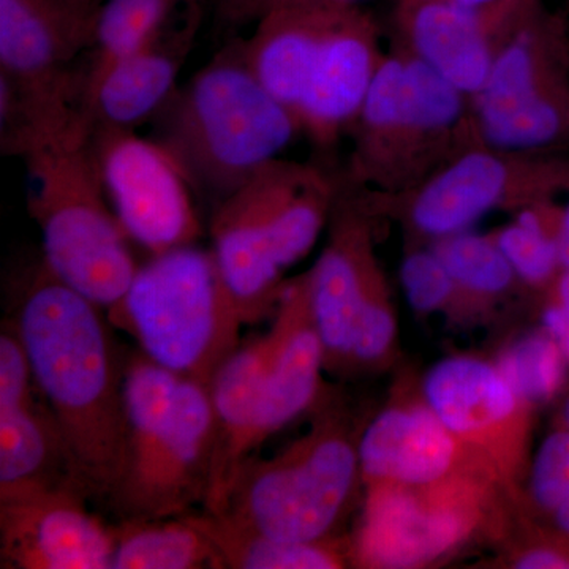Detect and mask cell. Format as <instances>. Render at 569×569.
<instances>
[{
    "label": "cell",
    "mask_w": 569,
    "mask_h": 569,
    "mask_svg": "<svg viewBox=\"0 0 569 569\" xmlns=\"http://www.w3.org/2000/svg\"><path fill=\"white\" fill-rule=\"evenodd\" d=\"M18 284L10 318L28 348L37 389L92 497L108 500L127 466V359L102 307L52 274L43 260Z\"/></svg>",
    "instance_id": "obj_1"
},
{
    "label": "cell",
    "mask_w": 569,
    "mask_h": 569,
    "mask_svg": "<svg viewBox=\"0 0 569 569\" xmlns=\"http://www.w3.org/2000/svg\"><path fill=\"white\" fill-rule=\"evenodd\" d=\"M29 176L28 208L52 274L102 309L126 293L140 266L108 200L84 114L33 134L17 152Z\"/></svg>",
    "instance_id": "obj_2"
},
{
    "label": "cell",
    "mask_w": 569,
    "mask_h": 569,
    "mask_svg": "<svg viewBox=\"0 0 569 569\" xmlns=\"http://www.w3.org/2000/svg\"><path fill=\"white\" fill-rule=\"evenodd\" d=\"M156 119L157 141L217 203L279 159L301 130L293 112L254 77L242 40L176 89Z\"/></svg>",
    "instance_id": "obj_3"
},
{
    "label": "cell",
    "mask_w": 569,
    "mask_h": 569,
    "mask_svg": "<svg viewBox=\"0 0 569 569\" xmlns=\"http://www.w3.org/2000/svg\"><path fill=\"white\" fill-rule=\"evenodd\" d=\"M107 318L146 358L204 385L241 346L246 325L212 250L194 244L152 254Z\"/></svg>",
    "instance_id": "obj_4"
},
{
    "label": "cell",
    "mask_w": 569,
    "mask_h": 569,
    "mask_svg": "<svg viewBox=\"0 0 569 569\" xmlns=\"http://www.w3.org/2000/svg\"><path fill=\"white\" fill-rule=\"evenodd\" d=\"M359 477L358 441L339 415L326 410L280 455L247 460L222 515L268 537L329 541L350 511Z\"/></svg>",
    "instance_id": "obj_5"
},
{
    "label": "cell",
    "mask_w": 569,
    "mask_h": 569,
    "mask_svg": "<svg viewBox=\"0 0 569 569\" xmlns=\"http://www.w3.org/2000/svg\"><path fill=\"white\" fill-rule=\"evenodd\" d=\"M489 148L537 152L569 138L567 21L539 3L501 44L473 97Z\"/></svg>",
    "instance_id": "obj_6"
},
{
    "label": "cell",
    "mask_w": 569,
    "mask_h": 569,
    "mask_svg": "<svg viewBox=\"0 0 569 569\" xmlns=\"http://www.w3.org/2000/svg\"><path fill=\"white\" fill-rule=\"evenodd\" d=\"M492 482L466 477L427 488L369 486L351 557L367 568H417L441 559L481 526Z\"/></svg>",
    "instance_id": "obj_7"
},
{
    "label": "cell",
    "mask_w": 569,
    "mask_h": 569,
    "mask_svg": "<svg viewBox=\"0 0 569 569\" xmlns=\"http://www.w3.org/2000/svg\"><path fill=\"white\" fill-rule=\"evenodd\" d=\"M93 152L111 208L151 254L194 244L201 233L189 176L157 140L134 130H92Z\"/></svg>",
    "instance_id": "obj_8"
},
{
    "label": "cell",
    "mask_w": 569,
    "mask_h": 569,
    "mask_svg": "<svg viewBox=\"0 0 569 569\" xmlns=\"http://www.w3.org/2000/svg\"><path fill=\"white\" fill-rule=\"evenodd\" d=\"M533 152L473 149L455 157L422 183L411 222L432 238L462 233L482 216L509 203H541L569 190V160Z\"/></svg>",
    "instance_id": "obj_9"
},
{
    "label": "cell",
    "mask_w": 569,
    "mask_h": 569,
    "mask_svg": "<svg viewBox=\"0 0 569 569\" xmlns=\"http://www.w3.org/2000/svg\"><path fill=\"white\" fill-rule=\"evenodd\" d=\"M466 93L410 54L383 56L359 112V170L380 178L387 163L438 144L462 121Z\"/></svg>",
    "instance_id": "obj_10"
},
{
    "label": "cell",
    "mask_w": 569,
    "mask_h": 569,
    "mask_svg": "<svg viewBox=\"0 0 569 569\" xmlns=\"http://www.w3.org/2000/svg\"><path fill=\"white\" fill-rule=\"evenodd\" d=\"M213 417L209 385L182 378L148 462L108 498L121 520H156L204 508L211 486Z\"/></svg>",
    "instance_id": "obj_11"
},
{
    "label": "cell",
    "mask_w": 569,
    "mask_h": 569,
    "mask_svg": "<svg viewBox=\"0 0 569 569\" xmlns=\"http://www.w3.org/2000/svg\"><path fill=\"white\" fill-rule=\"evenodd\" d=\"M91 29L58 0H0V82L26 110L81 108V71Z\"/></svg>",
    "instance_id": "obj_12"
},
{
    "label": "cell",
    "mask_w": 569,
    "mask_h": 569,
    "mask_svg": "<svg viewBox=\"0 0 569 569\" xmlns=\"http://www.w3.org/2000/svg\"><path fill=\"white\" fill-rule=\"evenodd\" d=\"M422 396L500 481L516 477L526 440L527 402L497 366L471 356H451L426 373Z\"/></svg>",
    "instance_id": "obj_13"
},
{
    "label": "cell",
    "mask_w": 569,
    "mask_h": 569,
    "mask_svg": "<svg viewBox=\"0 0 569 569\" xmlns=\"http://www.w3.org/2000/svg\"><path fill=\"white\" fill-rule=\"evenodd\" d=\"M542 0H497L468 9L449 0H399L408 48L466 96H478L501 44Z\"/></svg>",
    "instance_id": "obj_14"
},
{
    "label": "cell",
    "mask_w": 569,
    "mask_h": 569,
    "mask_svg": "<svg viewBox=\"0 0 569 569\" xmlns=\"http://www.w3.org/2000/svg\"><path fill=\"white\" fill-rule=\"evenodd\" d=\"M78 492L0 498V563L7 569H111L114 529Z\"/></svg>",
    "instance_id": "obj_15"
},
{
    "label": "cell",
    "mask_w": 569,
    "mask_h": 569,
    "mask_svg": "<svg viewBox=\"0 0 569 569\" xmlns=\"http://www.w3.org/2000/svg\"><path fill=\"white\" fill-rule=\"evenodd\" d=\"M358 455L367 486L427 488L466 477L500 481L426 402L403 403L377 415L358 440Z\"/></svg>",
    "instance_id": "obj_16"
},
{
    "label": "cell",
    "mask_w": 569,
    "mask_h": 569,
    "mask_svg": "<svg viewBox=\"0 0 569 569\" xmlns=\"http://www.w3.org/2000/svg\"><path fill=\"white\" fill-rule=\"evenodd\" d=\"M381 59L373 18L358 6L340 9L310 62L296 110L301 130L321 144L336 140L358 119Z\"/></svg>",
    "instance_id": "obj_17"
},
{
    "label": "cell",
    "mask_w": 569,
    "mask_h": 569,
    "mask_svg": "<svg viewBox=\"0 0 569 569\" xmlns=\"http://www.w3.org/2000/svg\"><path fill=\"white\" fill-rule=\"evenodd\" d=\"M203 20V2L190 3L151 41L104 77L82 107L92 130H133L156 118L178 89L179 73Z\"/></svg>",
    "instance_id": "obj_18"
},
{
    "label": "cell",
    "mask_w": 569,
    "mask_h": 569,
    "mask_svg": "<svg viewBox=\"0 0 569 569\" xmlns=\"http://www.w3.org/2000/svg\"><path fill=\"white\" fill-rule=\"evenodd\" d=\"M310 312L325 350V366L350 367L356 329L367 299L381 283L361 216L343 208L331 241L307 272Z\"/></svg>",
    "instance_id": "obj_19"
},
{
    "label": "cell",
    "mask_w": 569,
    "mask_h": 569,
    "mask_svg": "<svg viewBox=\"0 0 569 569\" xmlns=\"http://www.w3.org/2000/svg\"><path fill=\"white\" fill-rule=\"evenodd\" d=\"M266 339L260 443L316 406L325 350L310 312L307 277L284 283Z\"/></svg>",
    "instance_id": "obj_20"
},
{
    "label": "cell",
    "mask_w": 569,
    "mask_h": 569,
    "mask_svg": "<svg viewBox=\"0 0 569 569\" xmlns=\"http://www.w3.org/2000/svg\"><path fill=\"white\" fill-rule=\"evenodd\" d=\"M266 373V339L241 343L211 385L213 456L211 486L203 511L222 512L231 486L260 443Z\"/></svg>",
    "instance_id": "obj_21"
},
{
    "label": "cell",
    "mask_w": 569,
    "mask_h": 569,
    "mask_svg": "<svg viewBox=\"0 0 569 569\" xmlns=\"http://www.w3.org/2000/svg\"><path fill=\"white\" fill-rule=\"evenodd\" d=\"M59 490L92 497L61 427L37 389L24 406L0 410V498Z\"/></svg>",
    "instance_id": "obj_22"
},
{
    "label": "cell",
    "mask_w": 569,
    "mask_h": 569,
    "mask_svg": "<svg viewBox=\"0 0 569 569\" xmlns=\"http://www.w3.org/2000/svg\"><path fill=\"white\" fill-rule=\"evenodd\" d=\"M347 7V6H343ZM342 7H296L264 14L244 43L254 77L296 118L310 62Z\"/></svg>",
    "instance_id": "obj_23"
},
{
    "label": "cell",
    "mask_w": 569,
    "mask_h": 569,
    "mask_svg": "<svg viewBox=\"0 0 569 569\" xmlns=\"http://www.w3.org/2000/svg\"><path fill=\"white\" fill-rule=\"evenodd\" d=\"M187 519L203 531L222 569H337L351 550L340 539L301 542L268 537L222 512H192Z\"/></svg>",
    "instance_id": "obj_24"
},
{
    "label": "cell",
    "mask_w": 569,
    "mask_h": 569,
    "mask_svg": "<svg viewBox=\"0 0 569 569\" xmlns=\"http://www.w3.org/2000/svg\"><path fill=\"white\" fill-rule=\"evenodd\" d=\"M193 2L204 0H102L93 14L91 56L81 71V111L119 62L144 47Z\"/></svg>",
    "instance_id": "obj_25"
},
{
    "label": "cell",
    "mask_w": 569,
    "mask_h": 569,
    "mask_svg": "<svg viewBox=\"0 0 569 569\" xmlns=\"http://www.w3.org/2000/svg\"><path fill=\"white\" fill-rule=\"evenodd\" d=\"M111 569H222L203 531L187 519L121 520Z\"/></svg>",
    "instance_id": "obj_26"
},
{
    "label": "cell",
    "mask_w": 569,
    "mask_h": 569,
    "mask_svg": "<svg viewBox=\"0 0 569 569\" xmlns=\"http://www.w3.org/2000/svg\"><path fill=\"white\" fill-rule=\"evenodd\" d=\"M433 250L459 291L467 295L490 298L505 293L518 277L493 238L462 231L438 239Z\"/></svg>",
    "instance_id": "obj_27"
},
{
    "label": "cell",
    "mask_w": 569,
    "mask_h": 569,
    "mask_svg": "<svg viewBox=\"0 0 569 569\" xmlns=\"http://www.w3.org/2000/svg\"><path fill=\"white\" fill-rule=\"evenodd\" d=\"M563 351L550 336L523 337L503 351L498 369L527 403L556 395L565 376Z\"/></svg>",
    "instance_id": "obj_28"
},
{
    "label": "cell",
    "mask_w": 569,
    "mask_h": 569,
    "mask_svg": "<svg viewBox=\"0 0 569 569\" xmlns=\"http://www.w3.org/2000/svg\"><path fill=\"white\" fill-rule=\"evenodd\" d=\"M493 239L516 276L526 282H546L560 266L556 238L548 234L541 216L529 206L515 223L498 231Z\"/></svg>",
    "instance_id": "obj_29"
},
{
    "label": "cell",
    "mask_w": 569,
    "mask_h": 569,
    "mask_svg": "<svg viewBox=\"0 0 569 569\" xmlns=\"http://www.w3.org/2000/svg\"><path fill=\"white\" fill-rule=\"evenodd\" d=\"M400 282L408 305L422 313L445 309L460 293L436 250H417L408 254L400 266Z\"/></svg>",
    "instance_id": "obj_30"
},
{
    "label": "cell",
    "mask_w": 569,
    "mask_h": 569,
    "mask_svg": "<svg viewBox=\"0 0 569 569\" xmlns=\"http://www.w3.org/2000/svg\"><path fill=\"white\" fill-rule=\"evenodd\" d=\"M37 392L28 348L14 321H3L0 331V410L24 406Z\"/></svg>",
    "instance_id": "obj_31"
},
{
    "label": "cell",
    "mask_w": 569,
    "mask_h": 569,
    "mask_svg": "<svg viewBox=\"0 0 569 569\" xmlns=\"http://www.w3.org/2000/svg\"><path fill=\"white\" fill-rule=\"evenodd\" d=\"M531 496L549 512L569 498V432L552 433L539 448L531 467Z\"/></svg>",
    "instance_id": "obj_32"
},
{
    "label": "cell",
    "mask_w": 569,
    "mask_h": 569,
    "mask_svg": "<svg viewBox=\"0 0 569 569\" xmlns=\"http://www.w3.org/2000/svg\"><path fill=\"white\" fill-rule=\"evenodd\" d=\"M396 317L389 306L383 283L367 299L356 329L350 366H370L383 361L396 339Z\"/></svg>",
    "instance_id": "obj_33"
},
{
    "label": "cell",
    "mask_w": 569,
    "mask_h": 569,
    "mask_svg": "<svg viewBox=\"0 0 569 569\" xmlns=\"http://www.w3.org/2000/svg\"><path fill=\"white\" fill-rule=\"evenodd\" d=\"M359 0H217V13L230 24L257 22L264 14L296 7L358 6Z\"/></svg>",
    "instance_id": "obj_34"
},
{
    "label": "cell",
    "mask_w": 569,
    "mask_h": 569,
    "mask_svg": "<svg viewBox=\"0 0 569 569\" xmlns=\"http://www.w3.org/2000/svg\"><path fill=\"white\" fill-rule=\"evenodd\" d=\"M519 569H565L569 568V557L556 549H531L520 553L515 561Z\"/></svg>",
    "instance_id": "obj_35"
},
{
    "label": "cell",
    "mask_w": 569,
    "mask_h": 569,
    "mask_svg": "<svg viewBox=\"0 0 569 569\" xmlns=\"http://www.w3.org/2000/svg\"><path fill=\"white\" fill-rule=\"evenodd\" d=\"M548 335L559 343L561 351L569 359V312L563 306L550 307L545 313Z\"/></svg>",
    "instance_id": "obj_36"
},
{
    "label": "cell",
    "mask_w": 569,
    "mask_h": 569,
    "mask_svg": "<svg viewBox=\"0 0 569 569\" xmlns=\"http://www.w3.org/2000/svg\"><path fill=\"white\" fill-rule=\"evenodd\" d=\"M58 2L61 3L62 7H66L71 14H74L78 20L89 26L92 32L93 14H96L102 0H58Z\"/></svg>",
    "instance_id": "obj_37"
},
{
    "label": "cell",
    "mask_w": 569,
    "mask_h": 569,
    "mask_svg": "<svg viewBox=\"0 0 569 569\" xmlns=\"http://www.w3.org/2000/svg\"><path fill=\"white\" fill-rule=\"evenodd\" d=\"M552 515L553 518H556L557 526H559L565 533L569 535V498H567L560 507H557Z\"/></svg>",
    "instance_id": "obj_38"
},
{
    "label": "cell",
    "mask_w": 569,
    "mask_h": 569,
    "mask_svg": "<svg viewBox=\"0 0 569 569\" xmlns=\"http://www.w3.org/2000/svg\"><path fill=\"white\" fill-rule=\"evenodd\" d=\"M559 295H560V306H563L565 309L569 312V269L565 271L563 277H561L559 284Z\"/></svg>",
    "instance_id": "obj_39"
},
{
    "label": "cell",
    "mask_w": 569,
    "mask_h": 569,
    "mask_svg": "<svg viewBox=\"0 0 569 569\" xmlns=\"http://www.w3.org/2000/svg\"><path fill=\"white\" fill-rule=\"evenodd\" d=\"M557 238L569 239V204L563 212H561L559 219V231H557Z\"/></svg>",
    "instance_id": "obj_40"
},
{
    "label": "cell",
    "mask_w": 569,
    "mask_h": 569,
    "mask_svg": "<svg viewBox=\"0 0 569 569\" xmlns=\"http://www.w3.org/2000/svg\"><path fill=\"white\" fill-rule=\"evenodd\" d=\"M449 2L458 3V6L468 7V9H479V7L489 6L497 0H449Z\"/></svg>",
    "instance_id": "obj_41"
},
{
    "label": "cell",
    "mask_w": 569,
    "mask_h": 569,
    "mask_svg": "<svg viewBox=\"0 0 569 569\" xmlns=\"http://www.w3.org/2000/svg\"><path fill=\"white\" fill-rule=\"evenodd\" d=\"M567 418H568V421H569V403H568V407H567Z\"/></svg>",
    "instance_id": "obj_42"
},
{
    "label": "cell",
    "mask_w": 569,
    "mask_h": 569,
    "mask_svg": "<svg viewBox=\"0 0 569 569\" xmlns=\"http://www.w3.org/2000/svg\"><path fill=\"white\" fill-rule=\"evenodd\" d=\"M567 6H568V10H569V0H567Z\"/></svg>",
    "instance_id": "obj_43"
}]
</instances>
